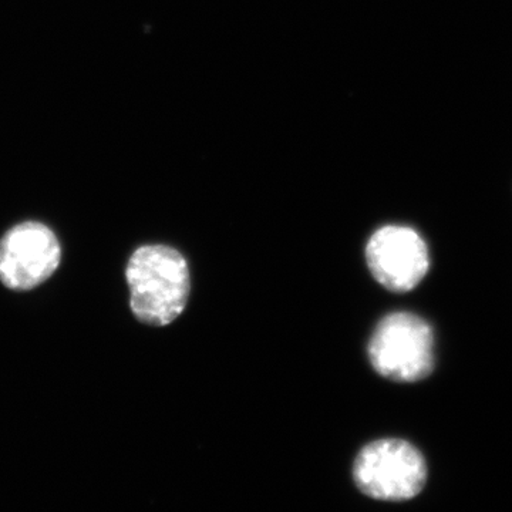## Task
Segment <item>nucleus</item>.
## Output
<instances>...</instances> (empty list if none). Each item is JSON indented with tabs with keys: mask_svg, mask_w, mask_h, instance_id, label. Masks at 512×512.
Returning <instances> with one entry per match:
<instances>
[{
	"mask_svg": "<svg viewBox=\"0 0 512 512\" xmlns=\"http://www.w3.org/2000/svg\"><path fill=\"white\" fill-rule=\"evenodd\" d=\"M126 276L131 311L140 322L160 328L184 312L191 276L177 249L165 245L138 248L128 261Z\"/></svg>",
	"mask_w": 512,
	"mask_h": 512,
	"instance_id": "nucleus-1",
	"label": "nucleus"
},
{
	"mask_svg": "<svg viewBox=\"0 0 512 512\" xmlns=\"http://www.w3.org/2000/svg\"><path fill=\"white\" fill-rule=\"evenodd\" d=\"M369 359L380 376L393 382L426 379L434 367L433 330L413 313L387 315L370 338Z\"/></svg>",
	"mask_w": 512,
	"mask_h": 512,
	"instance_id": "nucleus-2",
	"label": "nucleus"
},
{
	"mask_svg": "<svg viewBox=\"0 0 512 512\" xmlns=\"http://www.w3.org/2000/svg\"><path fill=\"white\" fill-rule=\"evenodd\" d=\"M357 488L379 501H407L423 491L427 464L413 444L384 439L367 444L353 464Z\"/></svg>",
	"mask_w": 512,
	"mask_h": 512,
	"instance_id": "nucleus-3",
	"label": "nucleus"
},
{
	"mask_svg": "<svg viewBox=\"0 0 512 512\" xmlns=\"http://www.w3.org/2000/svg\"><path fill=\"white\" fill-rule=\"evenodd\" d=\"M62 249L52 229L23 222L0 241V282L13 291L42 285L59 268Z\"/></svg>",
	"mask_w": 512,
	"mask_h": 512,
	"instance_id": "nucleus-4",
	"label": "nucleus"
},
{
	"mask_svg": "<svg viewBox=\"0 0 512 512\" xmlns=\"http://www.w3.org/2000/svg\"><path fill=\"white\" fill-rule=\"evenodd\" d=\"M366 261L373 278L394 293L413 291L430 268L429 248L413 228L387 225L370 237Z\"/></svg>",
	"mask_w": 512,
	"mask_h": 512,
	"instance_id": "nucleus-5",
	"label": "nucleus"
}]
</instances>
